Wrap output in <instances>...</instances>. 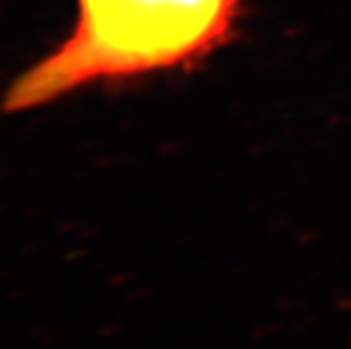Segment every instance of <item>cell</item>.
<instances>
[{
  "instance_id": "cell-1",
  "label": "cell",
  "mask_w": 351,
  "mask_h": 349,
  "mask_svg": "<svg viewBox=\"0 0 351 349\" xmlns=\"http://www.w3.org/2000/svg\"><path fill=\"white\" fill-rule=\"evenodd\" d=\"M71 32L5 88V114L84 88L193 71L229 46L247 0H75Z\"/></svg>"
}]
</instances>
